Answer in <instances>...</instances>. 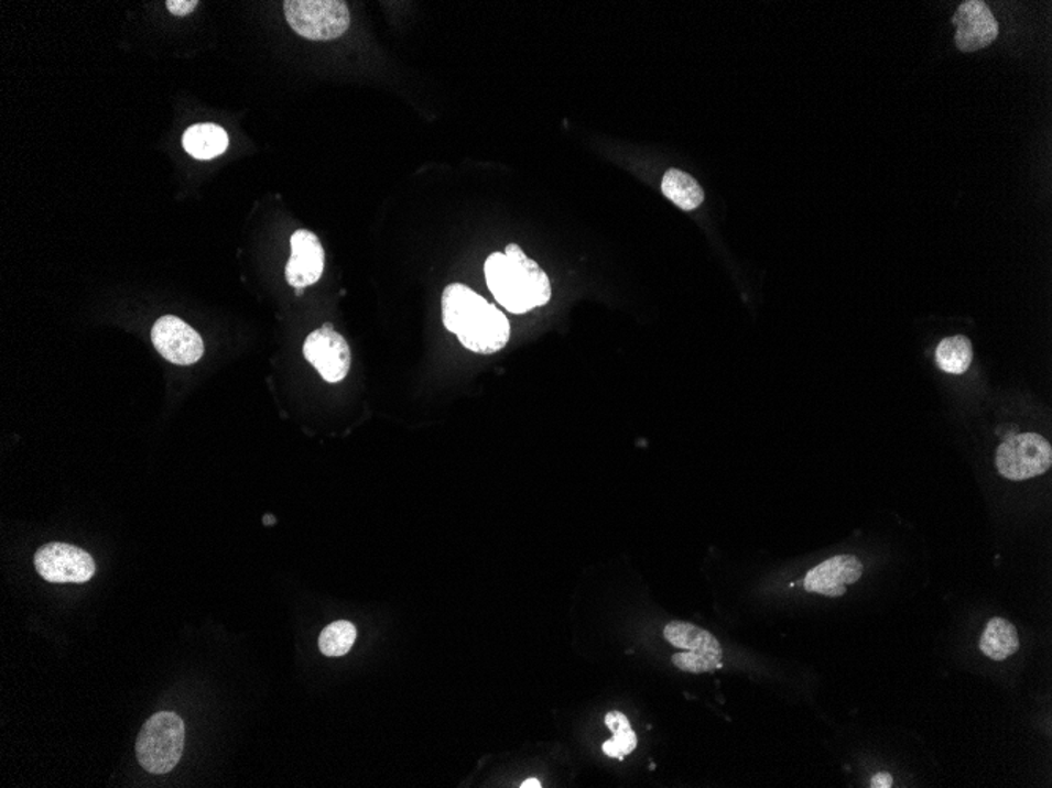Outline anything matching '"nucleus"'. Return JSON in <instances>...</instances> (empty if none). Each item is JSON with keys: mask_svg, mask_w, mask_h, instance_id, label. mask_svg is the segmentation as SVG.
I'll return each mask as SVG.
<instances>
[{"mask_svg": "<svg viewBox=\"0 0 1052 788\" xmlns=\"http://www.w3.org/2000/svg\"><path fill=\"white\" fill-rule=\"evenodd\" d=\"M443 325L467 350L494 354L503 350L511 326L503 311L464 284H451L442 295Z\"/></svg>", "mask_w": 1052, "mask_h": 788, "instance_id": "1", "label": "nucleus"}, {"mask_svg": "<svg viewBox=\"0 0 1052 788\" xmlns=\"http://www.w3.org/2000/svg\"><path fill=\"white\" fill-rule=\"evenodd\" d=\"M484 271L490 292L512 314H527L552 298L547 274L519 244H509L505 254L495 252Z\"/></svg>", "mask_w": 1052, "mask_h": 788, "instance_id": "2", "label": "nucleus"}, {"mask_svg": "<svg viewBox=\"0 0 1052 788\" xmlns=\"http://www.w3.org/2000/svg\"><path fill=\"white\" fill-rule=\"evenodd\" d=\"M185 747V722L172 711H161L145 722L135 742L139 764L152 775H166L177 766Z\"/></svg>", "mask_w": 1052, "mask_h": 788, "instance_id": "3", "label": "nucleus"}, {"mask_svg": "<svg viewBox=\"0 0 1052 788\" xmlns=\"http://www.w3.org/2000/svg\"><path fill=\"white\" fill-rule=\"evenodd\" d=\"M284 12L293 31L313 42L339 39L350 28V12L343 0H289Z\"/></svg>", "mask_w": 1052, "mask_h": 788, "instance_id": "4", "label": "nucleus"}, {"mask_svg": "<svg viewBox=\"0 0 1052 788\" xmlns=\"http://www.w3.org/2000/svg\"><path fill=\"white\" fill-rule=\"evenodd\" d=\"M663 636L683 654L673 655L672 661L684 672L703 674L722 666V647L716 637L699 626L687 622H672L663 630Z\"/></svg>", "mask_w": 1052, "mask_h": 788, "instance_id": "5", "label": "nucleus"}, {"mask_svg": "<svg viewBox=\"0 0 1052 788\" xmlns=\"http://www.w3.org/2000/svg\"><path fill=\"white\" fill-rule=\"evenodd\" d=\"M1051 464V445L1043 436L1035 434L1013 436L996 453V467L1000 474L1015 482L1044 474Z\"/></svg>", "mask_w": 1052, "mask_h": 788, "instance_id": "6", "label": "nucleus"}, {"mask_svg": "<svg viewBox=\"0 0 1052 788\" xmlns=\"http://www.w3.org/2000/svg\"><path fill=\"white\" fill-rule=\"evenodd\" d=\"M34 562L40 577L54 584H80L95 574L94 559L78 546L47 544L36 551Z\"/></svg>", "mask_w": 1052, "mask_h": 788, "instance_id": "7", "label": "nucleus"}, {"mask_svg": "<svg viewBox=\"0 0 1052 788\" xmlns=\"http://www.w3.org/2000/svg\"><path fill=\"white\" fill-rule=\"evenodd\" d=\"M303 354L326 383H339L350 372V347L329 322L307 336Z\"/></svg>", "mask_w": 1052, "mask_h": 788, "instance_id": "8", "label": "nucleus"}, {"mask_svg": "<svg viewBox=\"0 0 1052 788\" xmlns=\"http://www.w3.org/2000/svg\"><path fill=\"white\" fill-rule=\"evenodd\" d=\"M152 342L158 353L175 365L196 364L204 355V342L199 332L174 315L156 320L152 328Z\"/></svg>", "mask_w": 1052, "mask_h": 788, "instance_id": "9", "label": "nucleus"}, {"mask_svg": "<svg viewBox=\"0 0 1052 788\" xmlns=\"http://www.w3.org/2000/svg\"><path fill=\"white\" fill-rule=\"evenodd\" d=\"M952 21L956 25V47L963 53L984 50L999 36V24L981 0L962 3Z\"/></svg>", "mask_w": 1052, "mask_h": 788, "instance_id": "10", "label": "nucleus"}, {"mask_svg": "<svg viewBox=\"0 0 1052 788\" xmlns=\"http://www.w3.org/2000/svg\"><path fill=\"white\" fill-rule=\"evenodd\" d=\"M292 255L285 266V277L295 288L310 287L318 282L325 270V251L317 234L296 230L291 238Z\"/></svg>", "mask_w": 1052, "mask_h": 788, "instance_id": "11", "label": "nucleus"}, {"mask_svg": "<svg viewBox=\"0 0 1052 788\" xmlns=\"http://www.w3.org/2000/svg\"><path fill=\"white\" fill-rule=\"evenodd\" d=\"M864 567L854 556H837L820 563V566L809 571L805 577L804 588L809 592L820 593V595L843 597L846 593V585L854 584L863 578Z\"/></svg>", "mask_w": 1052, "mask_h": 788, "instance_id": "12", "label": "nucleus"}, {"mask_svg": "<svg viewBox=\"0 0 1052 788\" xmlns=\"http://www.w3.org/2000/svg\"><path fill=\"white\" fill-rule=\"evenodd\" d=\"M183 146L197 160H214L226 152L229 135L215 123L193 124L183 135Z\"/></svg>", "mask_w": 1052, "mask_h": 788, "instance_id": "13", "label": "nucleus"}, {"mask_svg": "<svg viewBox=\"0 0 1052 788\" xmlns=\"http://www.w3.org/2000/svg\"><path fill=\"white\" fill-rule=\"evenodd\" d=\"M1018 648L1019 636L1013 623L1006 619H991L981 634L980 650L995 661H1004L1008 656L1017 654Z\"/></svg>", "mask_w": 1052, "mask_h": 788, "instance_id": "14", "label": "nucleus"}, {"mask_svg": "<svg viewBox=\"0 0 1052 788\" xmlns=\"http://www.w3.org/2000/svg\"><path fill=\"white\" fill-rule=\"evenodd\" d=\"M662 193L681 210L692 211L705 200L702 186L691 175L677 168H670L662 179Z\"/></svg>", "mask_w": 1052, "mask_h": 788, "instance_id": "15", "label": "nucleus"}, {"mask_svg": "<svg viewBox=\"0 0 1052 788\" xmlns=\"http://www.w3.org/2000/svg\"><path fill=\"white\" fill-rule=\"evenodd\" d=\"M937 365L944 372L962 375L973 362V344L964 336L948 337L942 340L936 350Z\"/></svg>", "mask_w": 1052, "mask_h": 788, "instance_id": "16", "label": "nucleus"}, {"mask_svg": "<svg viewBox=\"0 0 1052 788\" xmlns=\"http://www.w3.org/2000/svg\"><path fill=\"white\" fill-rule=\"evenodd\" d=\"M357 641V628L354 623L339 621L326 626L318 639V647L325 656H344L350 652Z\"/></svg>", "mask_w": 1052, "mask_h": 788, "instance_id": "17", "label": "nucleus"}, {"mask_svg": "<svg viewBox=\"0 0 1052 788\" xmlns=\"http://www.w3.org/2000/svg\"><path fill=\"white\" fill-rule=\"evenodd\" d=\"M614 735L615 736L611 740H614V742L616 743V746H618V751H619V754H621V757H625V755L633 753V751H636L637 743L639 742H637V735H636V732L632 731V729H629V731H625V732L614 733Z\"/></svg>", "mask_w": 1052, "mask_h": 788, "instance_id": "18", "label": "nucleus"}, {"mask_svg": "<svg viewBox=\"0 0 1052 788\" xmlns=\"http://www.w3.org/2000/svg\"><path fill=\"white\" fill-rule=\"evenodd\" d=\"M166 6L169 12L182 18L193 13L194 10L197 9V6H199V2H197V0H169Z\"/></svg>", "mask_w": 1052, "mask_h": 788, "instance_id": "19", "label": "nucleus"}, {"mask_svg": "<svg viewBox=\"0 0 1052 788\" xmlns=\"http://www.w3.org/2000/svg\"><path fill=\"white\" fill-rule=\"evenodd\" d=\"M605 724L614 733L629 731L630 722L627 720L625 714L619 713V711H610V713L605 716Z\"/></svg>", "mask_w": 1052, "mask_h": 788, "instance_id": "20", "label": "nucleus"}, {"mask_svg": "<svg viewBox=\"0 0 1052 788\" xmlns=\"http://www.w3.org/2000/svg\"><path fill=\"white\" fill-rule=\"evenodd\" d=\"M892 786L893 777L889 773H879L871 779V787L874 788H890Z\"/></svg>", "mask_w": 1052, "mask_h": 788, "instance_id": "21", "label": "nucleus"}, {"mask_svg": "<svg viewBox=\"0 0 1052 788\" xmlns=\"http://www.w3.org/2000/svg\"><path fill=\"white\" fill-rule=\"evenodd\" d=\"M603 749H604V753L608 755V757L622 758L621 754H619L618 746H616V743L614 742V740H608V742H605Z\"/></svg>", "mask_w": 1052, "mask_h": 788, "instance_id": "22", "label": "nucleus"}, {"mask_svg": "<svg viewBox=\"0 0 1052 788\" xmlns=\"http://www.w3.org/2000/svg\"><path fill=\"white\" fill-rule=\"evenodd\" d=\"M522 788H541V782L538 779H527L525 782L520 786Z\"/></svg>", "mask_w": 1052, "mask_h": 788, "instance_id": "23", "label": "nucleus"}, {"mask_svg": "<svg viewBox=\"0 0 1052 788\" xmlns=\"http://www.w3.org/2000/svg\"><path fill=\"white\" fill-rule=\"evenodd\" d=\"M273 523H276V519L271 518V516H265V524H273Z\"/></svg>", "mask_w": 1052, "mask_h": 788, "instance_id": "24", "label": "nucleus"}]
</instances>
